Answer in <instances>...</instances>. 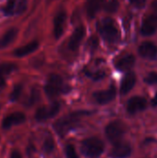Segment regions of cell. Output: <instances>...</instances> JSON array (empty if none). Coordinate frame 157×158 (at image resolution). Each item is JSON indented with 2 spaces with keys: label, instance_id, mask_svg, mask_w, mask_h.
Wrapping results in <instances>:
<instances>
[{
  "label": "cell",
  "instance_id": "603a6c76",
  "mask_svg": "<svg viewBox=\"0 0 157 158\" xmlns=\"http://www.w3.org/2000/svg\"><path fill=\"white\" fill-rule=\"evenodd\" d=\"M118 6H119V3L118 2V0H108L105 2L104 8L108 13H114L118 10Z\"/></svg>",
  "mask_w": 157,
  "mask_h": 158
},
{
  "label": "cell",
  "instance_id": "1f68e13d",
  "mask_svg": "<svg viewBox=\"0 0 157 158\" xmlns=\"http://www.w3.org/2000/svg\"><path fill=\"white\" fill-rule=\"evenodd\" d=\"M152 7H153L155 10H156L157 11V0H154V1H153V3H152Z\"/></svg>",
  "mask_w": 157,
  "mask_h": 158
},
{
  "label": "cell",
  "instance_id": "30bf717a",
  "mask_svg": "<svg viewBox=\"0 0 157 158\" xmlns=\"http://www.w3.org/2000/svg\"><path fill=\"white\" fill-rule=\"evenodd\" d=\"M131 154V147L126 142H118L114 143L111 150V156L113 158H127Z\"/></svg>",
  "mask_w": 157,
  "mask_h": 158
},
{
  "label": "cell",
  "instance_id": "f546056e",
  "mask_svg": "<svg viewBox=\"0 0 157 158\" xmlns=\"http://www.w3.org/2000/svg\"><path fill=\"white\" fill-rule=\"evenodd\" d=\"M10 158H22V156L20 154L19 151L18 150H12L11 151V154H10Z\"/></svg>",
  "mask_w": 157,
  "mask_h": 158
},
{
  "label": "cell",
  "instance_id": "3957f363",
  "mask_svg": "<svg viewBox=\"0 0 157 158\" xmlns=\"http://www.w3.org/2000/svg\"><path fill=\"white\" fill-rule=\"evenodd\" d=\"M103 142L97 137H91L81 143V151L89 158H98L104 152Z\"/></svg>",
  "mask_w": 157,
  "mask_h": 158
},
{
  "label": "cell",
  "instance_id": "4fadbf2b",
  "mask_svg": "<svg viewBox=\"0 0 157 158\" xmlns=\"http://www.w3.org/2000/svg\"><path fill=\"white\" fill-rule=\"evenodd\" d=\"M85 32H86V31H85L84 26H79L74 31V32L72 33V35L68 41V46L71 51H75L79 48L81 42L82 41V39L85 36Z\"/></svg>",
  "mask_w": 157,
  "mask_h": 158
},
{
  "label": "cell",
  "instance_id": "d6986e66",
  "mask_svg": "<svg viewBox=\"0 0 157 158\" xmlns=\"http://www.w3.org/2000/svg\"><path fill=\"white\" fill-rule=\"evenodd\" d=\"M105 0H89L86 6V12L87 16L90 19L95 17L96 13L100 11V9L104 6Z\"/></svg>",
  "mask_w": 157,
  "mask_h": 158
},
{
  "label": "cell",
  "instance_id": "f1b7e54d",
  "mask_svg": "<svg viewBox=\"0 0 157 158\" xmlns=\"http://www.w3.org/2000/svg\"><path fill=\"white\" fill-rule=\"evenodd\" d=\"M38 93L37 92H32V94H31V98H30V100H29V105H33L36 101H37V99H38Z\"/></svg>",
  "mask_w": 157,
  "mask_h": 158
},
{
  "label": "cell",
  "instance_id": "ffe728a7",
  "mask_svg": "<svg viewBox=\"0 0 157 158\" xmlns=\"http://www.w3.org/2000/svg\"><path fill=\"white\" fill-rule=\"evenodd\" d=\"M18 29L17 28H10L7 30L0 38V48H4L8 46L17 37Z\"/></svg>",
  "mask_w": 157,
  "mask_h": 158
},
{
  "label": "cell",
  "instance_id": "e0dca14e",
  "mask_svg": "<svg viewBox=\"0 0 157 158\" xmlns=\"http://www.w3.org/2000/svg\"><path fill=\"white\" fill-rule=\"evenodd\" d=\"M38 47H39V42L31 41L23 46L16 48L13 51V55L17 57H23V56H26L35 52L38 49Z\"/></svg>",
  "mask_w": 157,
  "mask_h": 158
},
{
  "label": "cell",
  "instance_id": "5bb4252c",
  "mask_svg": "<svg viewBox=\"0 0 157 158\" xmlns=\"http://www.w3.org/2000/svg\"><path fill=\"white\" fill-rule=\"evenodd\" d=\"M139 54L144 58L154 60L157 57V46L152 42H144L139 47Z\"/></svg>",
  "mask_w": 157,
  "mask_h": 158
},
{
  "label": "cell",
  "instance_id": "7a4b0ae2",
  "mask_svg": "<svg viewBox=\"0 0 157 158\" xmlns=\"http://www.w3.org/2000/svg\"><path fill=\"white\" fill-rule=\"evenodd\" d=\"M97 28H98L100 34L105 41H107L109 43H113L118 39L119 33H118V30L115 24L114 19H112L110 18L103 19L101 21L98 22Z\"/></svg>",
  "mask_w": 157,
  "mask_h": 158
},
{
  "label": "cell",
  "instance_id": "9c48e42d",
  "mask_svg": "<svg viewBox=\"0 0 157 158\" xmlns=\"http://www.w3.org/2000/svg\"><path fill=\"white\" fill-rule=\"evenodd\" d=\"M157 30V13L147 15L143 22L141 32L145 35H152L154 34Z\"/></svg>",
  "mask_w": 157,
  "mask_h": 158
},
{
  "label": "cell",
  "instance_id": "8fae6325",
  "mask_svg": "<svg viewBox=\"0 0 157 158\" xmlns=\"http://www.w3.org/2000/svg\"><path fill=\"white\" fill-rule=\"evenodd\" d=\"M147 101L145 98L141 96H134L130 98L127 104V110L130 114L134 115L146 108Z\"/></svg>",
  "mask_w": 157,
  "mask_h": 158
},
{
  "label": "cell",
  "instance_id": "44dd1931",
  "mask_svg": "<svg viewBox=\"0 0 157 158\" xmlns=\"http://www.w3.org/2000/svg\"><path fill=\"white\" fill-rule=\"evenodd\" d=\"M135 63V57L132 55H128L123 57H121L116 64V67L118 70L126 71L132 68V66Z\"/></svg>",
  "mask_w": 157,
  "mask_h": 158
},
{
  "label": "cell",
  "instance_id": "d4e9b609",
  "mask_svg": "<svg viewBox=\"0 0 157 158\" xmlns=\"http://www.w3.org/2000/svg\"><path fill=\"white\" fill-rule=\"evenodd\" d=\"M65 152H66V156H67V158H79L75 148L71 144H68V145L66 146Z\"/></svg>",
  "mask_w": 157,
  "mask_h": 158
},
{
  "label": "cell",
  "instance_id": "6da1fadb",
  "mask_svg": "<svg viewBox=\"0 0 157 158\" xmlns=\"http://www.w3.org/2000/svg\"><path fill=\"white\" fill-rule=\"evenodd\" d=\"M85 114H89V113L84 111H78L59 118L54 124L55 131L60 136L66 135L68 131H70L72 129H74L77 126V124L80 121V118Z\"/></svg>",
  "mask_w": 157,
  "mask_h": 158
},
{
  "label": "cell",
  "instance_id": "52a82bcc",
  "mask_svg": "<svg viewBox=\"0 0 157 158\" xmlns=\"http://www.w3.org/2000/svg\"><path fill=\"white\" fill-rule=\"evenodd\" d=\"M60 110V105L57 102L52 103L49 106H44L37 109L35 113V119L37 121H44L54 118Z\"/></svg>",
  "mask_w": 157,
  "mask_h": 158
},
{
  "label": "cell",
  "instance_id": "cb8c5ba5",
  "mask_svg": "<svg viewBox=\"0 0 157 158\" xmlns=\"http://www.w3.org/2000/svg\"><path fill=\"white\" fill-rule=\"evenodd\" d=\"M43 151L45 153H47V154L52 153L54 151V149H55V142H54V140L51 137L46 138V140L43 143Z\"/></svg>",
  "mask_w": 157,
  "mask_h": 158
},
{
  "label": "cell",
  "instance_id": "5b68a950",
  "mask_svg": "<svg viewBox=\"0 0 157 158\" xmlns=\"http://www.w3.org/2000/svg\"><path fill=\"white\" fill-rule=\"evenodd\" d=\"M127 131V127L122 121H113L109 123L105 128V135L107 139L113 143H118L122 141L124 134Z\"/></svg>",
  "mask_w": 157,
  "mask_h": 158
},
{
  "label": "cell",
  "instance_id": "ac0fdd59",
  "mask_svg": "<svg viewBox=\"0 0 157 158\" xmlns=\"http://www.w3.org/2000/svg\"><path fill=\"white\" fill-rule=\"evenodd\" d=\"M136 83V75L133 72H130L128 73L121 83V87H120V93L121 94H127L128 93H130L132 88L134 87Z\"/></svg>",
  "mask_w": 157,
  "mask_h": 158
},
{
  "label": "cell",
  "instance_id": "4316f807",
  "mask_svg": "<svg viewBox=\"0 0 157 158\" xmlns=\"http://www.w3.org/2000/svg\"><path fill=\"white\" fill-rule=\"evenodd\" d=\"M130 4L137 8H142L144 6L146 0H130Z\"/></svg>",
  "mask_w": 157,
  "mask_h": 158
},
{
  "label": "cell",
  "instance_id": "83f0119b",
  "mask_svg": "<svg viewBox=\"0 0 157 158\" xmlns=\"http://www.w3.org/2000/svg\"><path fill=\"white\" fill-rule=\"evenodd\" d=\"M88 44L90 46V48L92 49H95L97 46H98V39L95 37V36H92V38L89 40L88 42Z\"/></svg>",
  "mask_w": 157,
  "mask_h": 158
},
{
  "label": "cell",
  "instance_id": "7c38bea8",
  "mask_svg": "<svg viewBox=\"0 0 157 158\" xmlns=\"http://www.w3.org/2000/svg\"><path fill=\"white\" fill-rule=\"evenodd\" d=\"M93 97L95 101L100 105H105L114 100L116 97V88L111 86L109 89L105 91H99L93 94Z\"/></svg>",
  "mask_w": 157,
  "mask_h": 158
},
{
  "label": "cell",
  "instance_id": "277c9868",
  "mask_svg": "<svg viewBox=\"0 0 157 158\" xmlns=\"http://www.w3.org/2000/svg\"><path fill=\"white\" fill-rule=\"evenodd\" d=\"M64 88L62 78L57 74H51L44 85V92L49 98H55L64 92Z\"/></svg>",
  "mask_w": 157,
  "mask_h": 158
},
{
  "label": "cell",
  "instance_id": "8992f818",
  "mask_svg": "<svg viewBox=\"0 0 157 158\" xmlns=\"http://www.w3.org/2000/svg\"><path fill=\"white\" fill-rule=\"evenodd\" d=\"M28 6L27 0H7L6 6L2 7V11L5 16H16L23 14Z\"/></svg>",
  "mask_w": 157,
  "mask_h": 158
},
{
  "label": "cell",
  "instance_id": "484cf974",
  "mask_svg": "<svg viewBox=\"0 0 157 158\" xmlns=\"http://www.w3.org/2000/svg\"><path fill=\"white\" fill-rule=\"evenodd\" d=\"M145 82L147 84L153 85V84H157V72H151L148 74V76L145 78Z\"/></svg>",
  "mask_w": 157,
  "mask_h": 158
},
{
  "label": "cell",
  "instance_id": "4dcf8cb0",
  "mask_svg": "<svg viewBox=\"0 0 157 158\" xmlns=\"http://www.w3.org/2000/svg\"><path fill=\"white\" fill-rule=\"evenodd\" d=\"M152 106H157V93L155 96L154 97V99L152 100Z\"/></svg>",
  "mask_w": 157,
  "mask_h": 158
},
{
  "label": "cell",
  "instance_id": "2e32d148",
  "mask_svg": "<svg viewBox=\"0 0 157 158\" xmlns=\"http://www.w3.org/2000/svg\"><path fill=\"white\" fill-rule=\"evenodd\" d=\"M66 21V12L59 11L54 19V36L56 39H59L64 31V25Z\"/></svg>",
  "mask_w": 157,
  "mask_h": 158
},
{
  "label": "cell",
  "instance_id": "ba28073f",
  "mask_svg": "<svg viewBox=\"0 0 157 158\" xmlns=\"http://www.w3.org/2000/svg\"><path fill=\"white\" fill-rule=\"evenodd\" d=\"M26 120V116L22 112H14L5 117L2 121V128L4 130H9L14 126L20 125Z\"/></svg>",
  "mask_w": 157,
  "mask_h": 158
},
{
  "label": "cell",
  "instance_id": "7402d4cb",
  "mask_svg": "<svg viewBox=\"0 0 157 158\" xmlns=\"http://www.w3.org/2000/svg\"><path fill=\"white\" fill-rule=\"evenodd\" d=\"M22 89H23L22 84H19H19H16V85L14 86L12 92L10 93L9 100H10L11 102H16V101L19 98V96H20V94H21V93H22Z\"/></svg>",
  "mask_w": 157,
  "mask_h": 158
},
{
  "label": "cell",
  "instance_id": "9a60e30c",
  "mask_svg": "<svg viewBox=\"0 0 157 158\" xmlns=\"http://www.w3.org/2000/svg\"><path fill=\"white\" fill-rule=\"evenodd\" d=\"M18 69L16 64L11 62H4L0 64V89L5 87L6 79L10 74Z\"/></svg>",
  "mask_w": 157,
  "mask_h": 158
}]
</instances>
